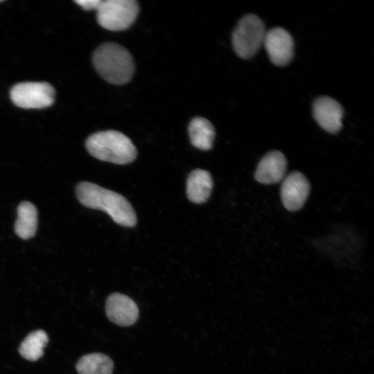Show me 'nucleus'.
Wrapping results in <instances>:
<instances>
[{
  "instance_id": "0eeeda50",
  "label": "nucleus",
  "mask_w": 374,
  "mask_h": 374,
  "mask_svg": "<svg viewBox=\"0 0 374 374\" xmlns=\"http://www.w3.org/2000/svg\"><path fill=\"white\" fill-rule=\"evenodd\" d=\"M263 44L271 62L277 66H285L294 55V40L283 28H274L266 32Z\"/></svg>"
},
{
  "instance_id": "9d476101",
  "label": "nucleus",
  "mask_w": 374,
  "mask_h": 374,
  "mask_svg": "<svg viewBox=\"0 0 374 374\" xmlns=\"http://www.w3.org/2000/svg\"><path fill=\"white\" fill-rule=\"evenodd\" d=\"M313 116L317 123L326 132L337 133L342 127L344 110L335 99L321 96L313 104Z\"/></svg>"
},
{
  "instance_id": "423d86ee",
  "label": "nucleus",
  "mask_w": 374,
  "mask_h": 374,
  "mask_svg": "<svg viewBox=\"0 0 374 374\" xmlns=\"http://www.w3.org/2000/svg\"><path fill=\"white\" fill-rule=\"evenodd\" d=\"M12 102L24 109H42L51 106L55 90L48 82H25L14 85L10 91Z\"/></svg>"
},
{
  "instance_id": "9b49d317",
  "label": "nucleus",
  "mask_w": 374,
  "mask_h": 374,
  "mask_svg": "<svg viewBox=\"0 0 374 374\" xmlns=\"http://www.w3.org/2000/svg\"><path fill=\"white\" fill-rule=\"evenodd\" d=\"M286 169L287 160L284 154L278 150L271 151L259 162L255 179L264 184L277 183L284 178Z\"/></svg>"
},
{
  "instance_id": "39448f33",
  "label": "nucleus",
  "mask_w": 374,
  "mask_h": 374,
  "mask_svg": "<svg viewBox=\"0 0 374 374\" xmlns=\"http://www.w3.org/2000/svg\"><path fill=\"white\" fill-rule=\"evenodd\" d=\"M139 11V6L135 0H104L96 10V19L103 28L121 31L132 26Z\"/></svg>"
},
{
  "instance_id": "ddd939ff",
  "label": "nucleus",
  "mask_w": 374,
  "mask_h": 374,
  "mask_svg": "<svg viewBox=\"0 0 374 374\" xmlns=\"http://www.w3.org/2000/svg\"><path fill=\"white\" fill-rule=\"evenodd\" d=\"M17 218L15 224L16 234L22 239L33 237L37 226V211L29 202H22L17 207Z\"/></svg>"
},
{
  "instance_id": "6e6552de",
  "label": "nucleus",
  "mask_w": 374,
  "mask_h": 374,
  "mask_svg": "<svg viewBox=\"0 0 374 374\" xmlns=\"http://www.w3.org/2000/svg\"><path fill=\"white\" fill-rule=\"evenodd\" d=\"M105 312L114 323L123 327L133 325L138 319L139 310L133 299L121 293H112L107 299Z\"/></svg>"
},
{
  "instance_id": "20e7f679",
  "label": "nucleus",
  "mask_w": 374,
  "mask_h": 374,
  "mask_svg": "<svg viewBox=\"0 0 374 374\" xmlns=\"http://www.w3.org/2000/svg\"><path fill=\"white\" fill-rule=\"evenodd\" d=\"M265 24L256 15L244 16L232 34V44L237 55L248 59L253 57L263 44L266 34Z\"/></svg>"
},
{
  "instance_id": "f03ea898",
  "label": "nucleus",
  "mask_w": 374,
  "mask_h": 374,
  "mask_svg": "<svg viewBox=\"0 0 374 374\" xmlns=\"http://www.w3.org/2000/svg\"><path fill=\"white\" fill-rule=\"evenodd\" d=\"M92 62L98 74L114 84L127 83L134 72V64L130 52L114 42L99 46L93 54Z\"/></svg>"
},
{
  "instance_id": "4468645a",
  "label": "nucleus",
  "mask_w": 374,
  "mask_h": 374,
  "mask_svg": "<svg viewBox=\"0 0 374 374\" xmlns=\"http://www.w3.org/2000/svg\"><path fill=\"white\" fill-rule=\"evenodd\" d=\"M188 134L191 144L195 148L202 150H208L212 148L215 130L207 119L194 118L189 124Z\"/></svg>"
},
{
  "instance_id": "7ed1b4c3",
  "label": "nucleus",
  "mask_w": 374,
  "mask_h": 374,
  "mask_svg": "<svg viewBox=\"0 0 374 374\" xmlns=\"http://www.w3.org/2000/svg\"><path fill=\"white\" fill-rule=\"evenodd\" d=\"M88 152L95 158L116 164H127L136 157V148L132 141L116 130L96 132L86 141Z\"/></svg>"
},
{
  "instance_id": "dca6fc26",
  "label": "nucleus",
  "mask_w": 374,
  "mask_h": 374,
  "mask_svg": "<svg viewBox=\"0 0 374 374\" xmlns=\"http://www.w3.org/2000/svg\"><path fill=\"white\" fill-rule=\"evenodd\" d=\"M48 341V337L43 330L29 333L21 343L19 352L21 357L29 361H37L44 355V348Z\"/></svg>"
},
{
  "instance_id": "f257e3e1",
  "label": "nucleus",
  "mask_w": 374,
  "mask_h": 374,
  "mask_svg": "<svg viewBox=\"0 0 374 374\" xmlns=\"http://www.w3.org/2000/svg\"><path fill=\"white\" fill-rule=\"evenodd\" d=\"M76 195L84 206L107 213L112 220L123 226L136 224V215L127 199L121 194L88 181L79 183Z\"/></svg>"
},
{
  "instance_id": "f3484780",
  "label": "nucleus",
  "mask_w": 374,
  "mask_h": 374,
  "mask_svg": "<svg viewBox=\"0 0 374 374\" xmlns=\"http://www.w3.org/2000/svg\"><path fill=\"white\" fill-rule=\"evenodd\" d=\"M75 3L85 10H96L101 3V0H76Z\"/></svg>"
},
{
  "instance_id": "f8f14e48",
  "label": "nucleus",
  "mask_w": 374,
  "mask_h": 374,
  "mask_svg": "<svg viewBox=\"0 0 374 374\" xmlns=\"http://www.w3.org/2000/svg\"><path fill=\"white\" fill-rule=\"evenodd\" d=\"M212 188L213 179L208 171L196 169L189 174L186 184V193L190 202L195 204L206 202Z\"/></svg>"
},
{
  "instance_id": "2eb2a0df",
  "label": "nucleus",
  "mask_w": 374,
  "mask_h": 374,
  "mask_svg": "<svg viewBox=\"0 0 374 374\" xmlns=\"http://www.w3.org/2000/svg\"><path fill=\"white\" fill-rule=\"evenodd\" d=\"M75 367L78 374H112L114 366L109 356L93 353L80 357Z\"/></svg>"
},
{
  "instance_id": "1a4fd4ad",
  "label": "nucleus",
  "mask_w": 374,
  "mask_h": 374,
  "mask_svg": "<svg viewBox=\"0 0 374 374\" xmlns=\"http://www.w3.org/2000/svg\"><path fill=\"white\" fill-rule=\"evenodd\" d=\"M310 190L307 178L299 172H293L283 180L280 196L282 202L287 210H299L305 204Z\"/></svg>"
}]
</instances>
